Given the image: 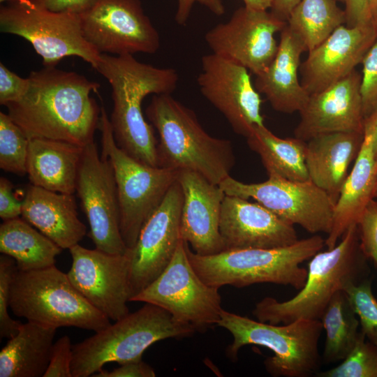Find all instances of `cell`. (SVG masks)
I'll use <instances>...</instances> for the list:
<instances>
[{
  "label": "cell",
  "mask_w": 377,
  "mask_h": 377,
  "mask_svg": "<svg viewBox=\"0 0 377 377\" xmlns=\"http://www.w3.org/2000/svg\"><path fill=\"white\" fill-rule=\"evenodd\" d=\"M359 333L348 355L335 367L318 372V377H377V346Z\"/></svg>",
  "instance_id": "836d02e7"
},
{
  "label": "cell",
  "mask_w": 377,
  "mask_h": 377,
  "mask_svg": "<svg viewBox=\"0 0 377 377\" xmlns=\"http://www.w3.org/2000/svg\"><path fill=\"white\" fill-rule=\"evenodd\" d=\"M370 8H371L375 6V4L377 3V0H369Z\"/></svg>",
  "instance_id": "f907efd6"
},
{
  "label": "cell",
  "mask_w": 377,
  "mask_h": 377,
  "mask_svg": "<svg viewBox=\"0 0 377 377\" xmlns=\"http://www.w3.org/2000/svg\"><path fill=\"white\" fill-rule=\"evenodd\" d=\"M249 70L214 53L201 59L197 83L202 96L226 119L237 134L246 138L263 126V101Z\"/></svg>",
  "instance_id": "2e32d148"
},
{
  "label": "cell",
  "mask_w": 377,
  "mask_h": 377,
  "mask_svg": "<svg viewBox=\"0 0 377 377\" xmlns=\"http://www.w3.org/2000/svg\"><path fill=\"white\" fill-rule=\"evenodd\" d=\"M306 49L286 26L281 31L276 54L269 66L256 76L254 86L272 108L280 112H300L309 94L299 79L301 55Z\"/></svg>",
  "instance_id": "603a6c76"
},
{
  "label": "cell",
  "mask_w": 377,
  "mask_h": 377,
  "mask_svg": "<svg viewBox=\"0 0 377 377\" xmlns=\"http://www.w3.org/2000/svg\"><path fill=\"white\" fill-rule=\"evenodd\" d=\"M320 321L326 333L322 362L342 361L353 348L360 332L359 318L343 290L332 297Z\"/></svg>",
  "instance_id": "4dcf8cb0"
},
{
  "label": "cell",
  "mask_w": 377,
  "mask_h": 377,
  "mask_svg": "<svg viewBox=\"0 0 377 377\" xmlns=\"http://www.w3.org/2000/svg\"><path fill=\"white\" fill-rule=\"evenodd\" d=\"M98 128L101 133V156L113 167L120 212V232L127 249L133 248L150 216L177 181V170L142 163L116 144L106 110L101 107Z\"/></svg>",
  "instance_id": "9c48e42d"
},
{
  "label": "cell",
  "mask_w": 377,
  "mask_h": 377,
  "mask_svg": "<svg viewBox=\"0 0 377 377\" xmlns=\"http://www.w3.org/2000/svg\"><path fill=\"white\" fill-rule=\"evenodd\" d=\"M337 1L343 2V0H336Z\"/></svg>",
  "instance_id": "db71d44e"
},
{
  "label": "cell",
  "mask_w": 377,
  "mask_h": 377,
  "mask_svg": "<svg viewBox=\"0 0 377 377\" xmlns=\"http://www.w3.org/2000/svg\"><path fill=\"white\" fill-rule=\"evenodd\" d=\"M374 199L377 201V182H376V190H375V193H374Z\"/></svg>",
  "instance_id": "816d5d0a"
},
{
  "label": "cell",
  "mask_w": 377,
  "mask_h": 377,
  "mask_svg": "<svg viewBox=\"0 0 377 377\" xmlns=\"http://www.w3.org/2000/svg\"><path fill=\"white\" fill-rule=\"evenodd\" d=\"M57 328L22 323L0 352V377H40L49 365Z\"/></svg>",
  "instance_id": "83f0119b"
},
{
  "label": "cell",
  "mask_w": 377,
  "mask_h": 377,
  "mask_svg": "<svg viewBox=\"0 0 377 377\" xmlns=\"http://www.w3.org/2000/svg\"><path fill=\"white\" fill-rule=\"evenodd\" d=\"M217 325L232 336L227 350L232 359L237 358L243 346L257 345L274 353L264 362L272 376L308 377L318 372L322 363L318 343L323 330L320 320L271 324L223 309Z\"/></svg>",
  "instance_id": "52a82bcc"
},
{
  "label": "cell",
  "mask_w": 377,
  "mask_h": 377,
  "mask_svg": "<svg viewBox=\"0 0 377 377\" xmlns=\"http://www.w3.org/2000/svg\"><path fill=\"white\" fill-rule=\"evenodd\" d=\"M68 250L72 265L67 275L82 296L110 320L116 321L128 314L127 302L131 293L128 251L112 254L79 244Z\"/></svg>",
  "instance_id": "e0dca14e"
},
{
  "label": "cell",
  "mask_w": 377,
  "mask_h": 377,
  "mask_svg": "<svg viewBox=\"0 0 377 377\" xmlns=\"http://www.w3.org/2000/svg\"><path fill=\"white\" fill-rule=\"evenodd\" d=\"M260 183H244L230 176L219 185L226 195L254 200L283 221L316 234H329L335 201L311 181L269 175Z\"/></svg>",
  "instance_id": "7c38bea8"
},
{
  "label": "cell",
  "mask_w": 377,
  "mask_h": 377,
  "mask_svg": "<svg viewBox=\"0 0 377 377\" xmlns=\"http://www.w3.org/2000/svg\"><path fill=\"white\" fill-rule=\"evenodd\" d=\"M177 181L183 193L181 238L199 255L226 250L219 230L225 192L219 185L192 171H179Z\"/></svg>",
  "instance_id": "44dd1931"
},
{
  "label": "cell",
  "mask_w": 377,
  "mask_h": 377,
  "mask_svg": "<svg viewBox=\"0 0 377 377\" xmlns=\"http://www.w3.org/2000/svg\"><path fill=\"white\" fill-rule=\"evenodd\" d=\"M244 6L254 10H267L271 8L272 0H242Z\"/></svg>",
  "instance_id": "c3c4849f"
},
{
  "label": "cell",
  "mask_w": 377,
  "mask_h": 377,
  "mask_svg": "<svg viewBox=\"0 0 377 377\" xmlns=\"http://www.w3.org/2000/svg\"><path fill=\"white\" fill-rule=\"evenodd\" d=\"M357 225L361 250L377 265V201L375 199L369 202Z\"/></svg>",
  "instance_id": "74e56055"
},
{
  "label": "cell",
  "mask_w": 377,
  "mask_h": 377,
  "mask_svg": "<svg viewBox=\"0 0 377 377\" xmlns=\"http://www.w3.org/2000/svg\"><path fill=\"white\" fill-rule=\"evenodd\" d=\"M364 140V133L334 132L306 141L305 162L310 181L336 202Z\"/></svg>",
  "instance_id": "d4e9b609"
},
{
  "label": "cell",
  "mask_w": 377,
  "mask_h": 377,
  "mask_svg": "<svg viewBox=\"0 0 377 377\" xmlns=\"http://www.w3.org/2000/svg\"><path fill=\"white\" fill-rule=\"evenodd\" d=\"M300 0H272L271 12L281 20L287 22L291 12Z\"/></svg>",
  "instance_id": "bcb514c9"
},
{
  "label": "cell",
  "mask_w": 377,
  "mask_h": 377,
  "mask_svg": "<svg viewBox=\"0 0 377 377\" xmlns=\"http://www.w3.org/2000/svg\"><path fill=\"white\" fill-rule=\"evenodd\" d=\"M18 269L15 260L6 255L0 257V337L10 339L19 331L22 323L9 316L10 288Z\"/></svg>",
  "instance_id": "d590c367"
},
{
  "label": "cell",
  "mask_w": 377,
  "mask_h": 377,
  "mask_svg": "<svg viewBox=\"0 0 377 377\" xmlns=\"http://www.w3.org/2000/svg\"><path fill=\"white\" fill-rule=\"evenodd\" d=\"M82 150L83 147L64 141L29 139L27 172L31 184L73 194Z\"/></svg>",
  "instance_id": "4316f807"
},
{
  "label": "cell",
  "mask_w": 377,
  "mask_h": 377,
  "mask_svg": "<svg viewBox=\"0 0 377 377\" xmlns=\"http://www.w3.org/2000/svg\"><path fill=\"white\" fill-rule=\"evenodd\" d=\"M325 245V239L314 235L283 247L226 249L209 256L194 253L187 243L186 249L193 268L211 286L242 288L270 283L299 290L307 276V268L301 264Z\"/></svg>",
  "instance_id": "5b68a950"
},
{
  "label": "cell",
  "mask_w": 377,
  "mask_h": 377,
  "mask_svg": "<svg viewBox=\"0 0 377 377\" xmlns=\"http://www.w3.org/2000/svg\"><path fill=\"white\" fill-rule=\"evenodd\" d=\"M219 230L226 250L283 247L299 240L293 225L257 202L228 195L223 201Z\"/></svg>",
  "instance_id": "7402d4cb"
},
{
  "label": "cell",
  "mask_w": 377,
  "mask_h": 377,
  "mask_svg": "<svg viewBox=\"0 0 377 377\" xmlns=\"http://www.w3.org/2000/svg\"><path fill=\"white\" fill-rule=\"evenodd\" d=\"M346 25L354 27L371 22L369 0H343Z\"/></svg>",
  "instance_id": "f6af8a7d"
},
{
  "label": "cell",
  "mask_w": 377,
  "mask_h": 377,
  "mask_svg": "<svg viewBox=\"0 0 377 377\" xmlns=\"http://www.w3.org/2000/svg\"><path fill=\"white\" fill-rule=\"evenodd\" d=\"M107 327L73 345V377H89L107 363L119 364L142 360L153 343L169 338H184L195 331L165 309L149 303Z\"/></svg>",
  "instance_id": "8992f818"
},
{
  "label": "cell",
  "mask_w": 377,
  "mask_h": 377,
  "mask_svg": "<svg viewBox=\"0 0 377 377\" xmlns=\"http://www.w3.org/2000/svg\"><path fill=\"white\" fill-rule=\"evenodd\" d=\"M376 182L377 151L370 131L364 128L360 151L334 205L332 228L325 239L328 249L336 246L349 227L357 223L369 202L374 199Z\"/></svg>",
  "instance_id": "484cf974"
},
{
  "label": "cell",
  "mask_w": 377,
  "mask_h": 377,
  "mask_svg": "<svg viewBox=\"0 0 377 377\" xmlns=\"http://www.w3.org/2000/svg\"><path fill=\"white\" fill-rule=\"evenodd\" d=\"M73 345L68 336L64 335L54 342L49 365L43 377H73Z\"/></svg>",
  "instance_id": "f35d334b"
},
{
  "label": "cell",
  "mask_w": 377,
  "mask_h": 377,
  "mask_svg": "<svg viewBox=\"0 0 377 377\" xmlns=\"http://www.w3.org/2000/svg\"><path fill=\"white\" fill-rule=\"evenodd\" d=\"M62 249L23 219L0 226V252L13 258L18 270L32 271L55 265Z\"/></svg>",
  "instance_id": "f1b7e54d"
},
{
  "label": "cell",
  "mask_w": 377,
  "mask_h": 377,
  "mask_svg": "<svg viewBox=\"0 0 377 377\" xmlns=\"http://www.w3.org/2000/svg\"><path fill=\"white\" fill-rule=\"evenodd\" d=\"M9 308L29 322L58 328L75 327L98 332L110 319L91 305L55 265L32 271L17 270Z\"/></svg>",
  "instance_id": "ba28073f"
},
{
  "label": "cell",
  "mask_w": 377,
  "mask_h": 377,
  "mask_svg": "<svg viewBox=\"0 0 377 377\" xmlns=\"http://www.w3.org/2000/svg\"><path fill=\"white\" fill-rule=\"evenodd\" d=\"M346 23L344 10L336 0H300L291 12L287 27L309 52Z\"/></svg>",
  "instance_id": "1f68e13d"
},
{
  "label": "cell",
  "mask_w": 377,
  "mask_h": 377,
  "mask_svg": "<svg viewBox=\"0 0 377 377\" xmlns=\"http://www.w3.org/2000/svg\"><path fill=\"white\" fill-rule=\"evenodd\" d=\"M43 8L58 13L80 15L89 10L96 0H29Z\"/></svg>",
  "instance_id": "ee69618b"
},
{
  "label": "cell",
  "mask_w": 377,
  "mask_h": 377,
  "mask_svg": "<svg viewBox=\"0 0 377 377\" xmlns=\"http://www.w3.org/2000/svg\"><path fill=\"white\" fill-rule=\"evenodd\" d=\"M371 21L377 34V3L371 10Z\"/></svg>",
  "instance_id": "681fc988"
},
{
  "label": "cell",
  "mask_w": 377,
  "mask_h": 377,
  "mask_svg": "<svg viewBox=\"0 0 377 377\" xmlns=\"http://www.w3.org/2000/svg\"><path fill=\"white\" fill-rule=\"evenodd\" d=\"M13 184L3 177L0 178V217L3 221L19 218L22 215V201L13 193Z\"/></svg>",
  "instance_id": "60d3db41"
},
{
  "label": "cell",
  "mask_w": 377,
  "mask_h": 377,
  "mask_svg": "<svg viewBox=\"0 0 377 377\" xmlns=\"http://www.w3.org/2000/svg\"><path fill=\"white\" fill-rule=\"evenodd\" d=\"M367 259L360 246L357 225L354 224L334 247L311 258L306 282L296 295L285 301L265 297L256 303L252 313L258 320L271 324L320 320L335 293L369 278Z\"/></svg>",
  "instance_id": "277c9868"
},
{
  "label": "cell",
  "mask_w": 377,
  "mask_h": 377,
  "mask_svg": "<svg viewBox=\"0 0 377 377\" xmlns=\"http://www.w3.org/2000/svg\"><path fill=\"white\" fill-rule=\"evenodd\" d=\"M79 16L84 38L100 54H154L160 47L140 0H96Z\"/></svg>",
  "instance_id": "4fadbf2b"
},
{
  "label": "cell",
  "mask_w": 377,
  "mask_h": 377,
  "mask_svg": "<svg viewBox=\"0 0 377 377\" xmlns=\"http://www.w3.org/2000/svg\"><path fill=\"white\" fill-rule=\"evenodd\" d=\"M22 217L62 249L79 244L87 232L73 194L30 184L22 200Z\"/></svg>",
  "instance_id": "cb8c5ba5"
},
{
  "label": "cell",
  "mask_w": 377,
  "mask_h": 377,
  "mask_svg": "<svg viewBox=\"0 0 377 377\" xmlns=\"http://www.w3.org/2000/svg\"><path fill=\"white\" fill-rule=\"evenodd\" d=\"M183 193L178 181L142 226L135 246L128 249L130 300L153 282L170 263L181 239Z\"/></svg>",
  "instance_id": "ac0fdd59"
},
{
  "label": "cell",
  "mask_w": 377,
  "mask_h": 377,
  "mask_svg": "<svg viewBox=\"0 0 377 377\" xmlns=\"http://www.w3.org/2000/svg\"><path fill=\"white\" fill-rule=\"evenodd\" d=\"M364 128H368L372 135L373 144L377 151V103L365 117Z\"/></svg>",
  "instance_id": "7dc6e473"
},
{
  "label": "cell",
  "mask_w": 377,
  "mask_h": 377,
  "mask_svg": "<svg viewBox=\"0 0 377 377\" xmlns=\"http://www.w3.org/2000/svg\"><path fill=\"white\" fill-rule=\"evenodd\" d=\"M75 191L96 249L112 254L127 251L120 232V212L114 169L95 142L83 147Z\"/></svg>",
  "instance_id": "5bb4252c"
},
{
  "label": "cell",
  "mask_w": 377,
  "mask_h": 377,
  "mask_svg": "<svg viewBox=\"0 0 377 377\" xmlns=\"http://www.w3.org/2000/svg\"><path fill=\"white\" fill-rule=\"evenodd\" d=\"M195 3L202 5L217 16L223 15L225 13L222 0H177L175 20L179 25L184 26L186 24Z\"/></svg>",
  "instance_id": "7bdbcfd3"
},
{
  "label": "cell",
  "mask_w": 377,
  "mask_h": 377,
  "mask_svg": "<svg viewBox=\"0 0 377 377\" xmlns=\"http://www.w3.org/2000/svg\"><path fill=\"white\" fill-rule=\"evenodd\" d=\"M94 69L112 88L110 121L117 145L134 159L158 167V140L143 116L142 103L149 94H171L179 82L177 71L142 63L132 54H101Z\"/></svg>",
  "instance_id": "7a4b0ae2"
},
{
  "label": "cell",
  "mask_w": 377,
  "mask_h": 377,
  "mask_svg": "<svg viewBox=\"0 0 377 377\" xmlns=\"http://www.w3.org/2000/svg\"><path fill=\"white\" fill-rule=\"evenodd\" d=\"M29 87L8 114L29 139L61 140L84 147L94 141L101 108L90 94L100 84L73 71L44 66L31 71Z\"/></svg>",
  "instance_id": "6da1fadb"
},
{
  "label": "cell",
  "mask_w": 377,
  "mask_h": 377,
  "mask_svg": "<svg viewBox=\"0 0 377 377\" xmlns=\"http://www.w3.org/2000/svg\"><path fill=\"white\" fill-rule=\"evenodd\" d=\"M13 1L1 6V31L27 40L44 66H56L64 57L76 56L96 67L101 54L84 38L79 15L53 12L29 0Z\"/></svg>",
  "instance_id": "30bf717a"
},
{
  "label": "cell",
  "mask_w": 377,
  "mask_h": 377,
  "mask_svg": "<svg viewBox=\"0 0 377 377\" xmlns=\"http://www.w3.org/2000/svg\"><path fill=\"white\" fill-rule=\"evenodd\" d=\"M360 93L364 117L377 103V38L362 61Z\"/></svg>",
  "instance_id": "8d00e7d4"
},
{
  "label": "cell",
  "mask_w": 377,
  "mask_h": 377,
  "mask_svg": "<svg viewBox=\"0 0 377 377\" xmlns=\"http://www.w3.org/2000/svg\"><path fill=\"white\" fill-rule=\"evenodd\" d=\"M6 1H8V0H0L1 2H4ZM10 1H13V0H10Z\"/></svg>",
  "instance_id": "f5cc1de1"
},
{
  "label": "cell",
  "mask_w": 377,
  "mask_h": 377,
  "mask_svg": "<svg viewBox=\"0 0 377 377\" xmlns=\"http://www.w3.org/2000/svg\"><path fill=\"white\" fill-rule=\"evenodd\" d=\"M92 376L94 377H154V369L142 360L128 362L120 364L113 370L108 371L101 369Z\"/></svg>",
  "instance_id": "b9f144b4"
},
{
  "label": "cell",
  "mask_w": 377,
  "mask_h": 377,
  "mask_svg": "<svg viewBox=\"0 0 377 377\" xmlns=\"http://www.w3.org/2000/svg\"><path fill=\"white\" fill-rule=\"evenodd\" d=\"M28 77L23 78L0 64V103L6 105L20 100L29 87Z\"/></svg>",
  "instance_id": "ab89813d"
},
{
  "label": "cell",
  "mask_w": 377,
  "mask_h": 377,
  "mask_svg": "<svg viewBox=\"0 0 377 377\" xmlns=\"http://www.w3.org/2000/svg\"><path fill=\"white\" fill-rule=\"evenodd\" d=\"M286 24L271 11L243 6L228 21L209 29L205 40L212 53L242 65L256 76L275 57L279 46L275 34Z\"/></svg>",
  "instance_id": "9a60e30c"
},
{
  "label": "cell",
  "mask_w": 377,
  "mask_h": 377,
  "mask_svg": "<svg viewBox=\"0 0 377 377\" xmlns=\"http://www.w3.org/2000/svg\"><path fill=\"white\" fill-rule=\"evenodd\" d=\"M361 75L354 70L346 77L309 96L300 111L295 137L308 141L334 132L364 133V113L360 93Z\"/></svg>",
  "instance_id": "ffe728a7"
},
{
  "label": "cell",
  "mask_w": 377,
  "mask_h": 377,
  "mask_svg": "<svg viewBox=\"0 0 377 377\" xmlns=\"http://www.w3.org/2000/svg\"><path fill=\"white\" fill-rule=\"evenodd\" d=\"M343 290L359 318L361 332L377 346V300L372 293L371 280L368 278L348 284Z\"/></svg>",
  "instance_id": "e575fe53"
},
{
  "label": "cell",
  "mask_w": 377,
  "mask_h": 377,
  "mask_svg": "<svg viewBox=\"0 0 377 377\" xmlns=\"http://www.w3.org/2000/svg\"><path fill=\"white\" fill-rule=\"evenodd\" d=\"M29 139L10 117L0 112V168L24 176L27 174V162Z\"/></svg>",
  "instance_id": "d6a6232c"
},
{
  "label": "cell",
  "mask_w": 377,
  "mask_h": 377,
  "mask_svg": "<svg viewBox=\"0 0 377 377\" xmlns=\"http://www.w3.org/2000/svg\"><path fill=\"white\" fill-rule=\"evenodd\" d=\"M181 239L168 265L130 302L156 305L177 321L205 331L216 325L223 311L218 288L207 284L193 268Z\"/></svg>",
  "instance_id": "8fae6325"
},
{
  "label": "cell",
  "mask_w": 377,
  "mask_h": 377,
  "mask_svg": "<svg viewBox=\"0 0 377 377\" xmlns=\"http://www.w3.org/2000/svg\"><path fill=\"white\" fill-rule=\"evenodd\" d=\"M376 38L371 21L354 27H338L308 52L300 68L302 87L310 96L346 77L362 63Z\"/></svg>",
  "instance_id": "d6986e66"
},
{
  "label": "cell",
  "mask_w": 377,
  "mask_h": 377,
  "mask_svg": "<svg viewBox=\"0 0 377 377\" xmlns=\"http://www.w3.org/2000/svg\"><path fill=\"white\" fill-rule=\"evenodd\" d=\"M246 140L250 149L259 155L268 176L310 181L305 162L306 141L278 137L265 125L255 128Z\"/></svg>",
  "instance_id": "f546056e"
},
{
  "label": "cell",
  "mask_w": 377,
  "mask_h": 377,
  "mask_svg": "<svg viewBox=\"0 0 377 377\" xmlns=\"http://www.w3.org/2000/svg\"><path fill=\"white\" fill-rule=\"evenodd\" d=\"M145 113L158 132V165L197 172L219 184L234 167L231 142L210 135L195 113L171 94H154Z\"/></svg>",
  "instance_id": "3957f363"
}]
</instances>
